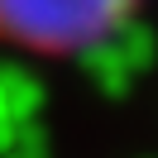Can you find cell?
<instances>
[{"label":"cell","mask_w":158,"mask_h":158,"mask_svg":"<svg viewBox=\"0 0 158 158\" xmlns=\"http://www.w3.org/2000/svg\"><path fill=\"white\" fill-rule=\"evenodd\" d=\"M148 0H0V53L81 62L115 43Z\"/></svg>","instance_id":"cell-1"}]
</instances>
